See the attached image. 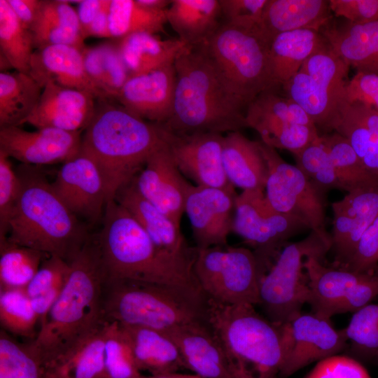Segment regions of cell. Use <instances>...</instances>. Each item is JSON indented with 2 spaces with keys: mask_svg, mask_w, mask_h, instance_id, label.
Wrapping results in <instances>:
<instances>
[{
  "mask_svg": "<svg viewBox=\"0 0 378 378\" xmlns=\"http://www.w3.org/2000/svg\"><path fill=\"white\" fill-rule=\"evenodd\" d=\"M113 100H98L80 148L99 168L107 203L114 200L118 190L133 180L164 142L161 125L140 118Z\"/></svg>",
  "mask_w": 378,
  "mask_h": 378,
  "instance_id": "cell-1",
  "label": "cell"
},
{
  "mask_svg": "<svg viewBox=\"0 0 378 378\" xmlns=\"http://www.w3.org/2000/svg\"><path fill=\"white\" fill-rule=\"evenodd\" d=\"M67 281L35 340L43 365L101 328L106 276L94 234L69 262Z\"/></svg>",
  "mask_w": 378,
  "mask_h": 378,
  "instance_id": "cell-2",
  "label": "cell"
},
{
  "mask_svg": "<svg viewBox=\"0 0 378 378\" xmlns=\"http://www.w3.org/2000/svg\"><path fill=\"white\" fill-rule=\"evenodd\" d=\"M174 66L173 111L161 125L165 130L177 134H223L248 127L246 110L226 90L205 44L186 46L176 57Z\"/></svg>",
  "mask_w": 378,
  "mask_h": 378,
  "instance_id": "cell-3",
  "label": "cell"
},
{
  "mask_svg": "<svg viewBox=\"0 0 378 378\" xmlns=\"http://www.w3.org/2000/svg\"><path fill=\"white\" fill-rule=\"evenodd\" d=\"M19 197L7 239L70 262L91 236L55 192L38 166L22 164L16 171Z\"/></svg>",
  "mask_w": 378,
  "mask_h": 378,
  "instance_id": "cell-4",
  "label": "cell"
},
{
  "mask_svg": "<svg viewBox=\"0 0 378 378\" xmlns=\"http://www.w3.org/2000/svg\"><path fill=\"white\" fill-rule=\"evenodd\" d=\"M94 234L106 281L131 280L200 288L193 267L158 249L139 223L115 200L106 204Z\"/></svg>",
  "mask_w": 378,
  "mask_h": 378,
  "instance_id": "cell-5",
  "label": "cell"
},
{
  "mask_svg": "<svg viewBox=\"0 0 378 378\" xmlns=\"http://www.w3.org/2000/svg\"><path fill=\"white\" fill-rule=\"evenodd\" d=\"M107 321L165 331L207 322V298L199 288L131 280L106 281Z\"/></svg>",
  "mask_w": 378,
  "mask_h": 378,
  "instance_id": "cell-6",
  "label": "cell"
},
{
  "mask_svg": "<svg viewBox=\"0 0 378 378\" xmlns=\"http://www.w3.org/2000/svg\"><path fill=\"white\" fill-rule=\"evenodd\" d=\"M208 323L223 347L234 378H280L279 330L251 304L227 305L207 298Z\"/></svg>",
  "mask_w": 378,
  "mask_h": 378,
  "instance_id": "cell-7",
  "label": "cell"
},
{
  "mask_svg": "<svg viewBox=\"0 0 378 378\" xmlns=\"http://www.w3.org/2000/svg\"><path fill=\"white\" fill-rule=\"evenodd\" d=\"M270 44L260 31L225 22L205 43L226 90L245 110L259 94L279 88L272 77Z\"/></svg>",
  "mask_w": 378,
  "mask_h": 378,
  "instance_id": "cell-8",
  "label": "cell"
},
{
  "mask_svg": "<svg viewBox=\"0 0 378 378\" xmlns=\"http://www.w3.org/2000/svg\"><path fill=\"white\" fill-rule=\"evenodd\" d=\"M331 242L312 231L303 239L287 243L279 251L259 287L260 305L266 318L278 327L302 312L307 303L309 286L304 262L309 256L323 262Z\"/></svg>",
  "mask_w": 378,
  "mask_h": 378,
  "instance_id": "cell-9",
  "label": "cell"
},
{
  "mask_svg": "<svg viewBox=\"0 0 378 378\" xmlns=\"http://www.w3.org/2000/svg\"><path fill=\"white\" fill-rule=\"evenodd\" d=\"M349 67L326 42L281 87L316 127L330 133L335 130L346 102Z\"/></svg>",
  "mask_w": 378,
  "mask_h": 378,
  "instance_id": "cell-10",
  "label": "cell"
},
{
  "mask_svg": "<svg viewBox=\"0 0 378 378\" xmlns=\"http://www.w3.org/2000/svg\"><path fill=\"white\" fill-rule=\"evenodd\" d=\"M195 279L206 297L227 305L259 304L262 275L253 251L244 247L196 248Z\"/></svg>",
  "mask_w": 378,
  "mask_h": 378,
  "instance_id": "cell-11",
  "label": "cell"
},
{
  "mask_svg": "<svg viewBox=\"0 0 378 378\" xmlns=\"http://www.w3.org/2000/svg\"><path fill=\"white\" fill-rule=\"evenodd\" d=\"M307 228L302 220L273 209L264 191L243 190L236 197L232 232L253 248L262 276L288 239Z\"/></svg>",
  "mask_w": 378,
  "mask_h": 378,
  "instance_id": "cell-12",
  "label": "cell"
},
{
  "mask_svg": "<svg viewBox=\"0 0 378 378\" xmlns=\"http://www.w3.org/2000/svg\"><path fill=\"white\" fill-rule=\"evenodd\" d=\"M267 166L265 197L276 211L302 220L309 229L331 242L326 227L325 194L296 166L284 161L276 149L259 141Z\"/></svg>",
  "mask_w": 378,
  "mask_h": 378,
  "instance_id": "cell-13",
  "label": "cell"
},
{
  "mask_svg": "<svg viewBox=\"0 0 378 378\" xmlns=\"http://www.w3.org/2000/svg\"><path fill=\"white\" fill-rule=\"evenodd\" d=\"M309 286L307 304L312 312L326 318L354 313L378 296V273L357 272L328 267L316 256L304 262Z\"/></svg>",
  "mask_w": 378,
  "mask_h": 378,
  "instance_id": "cell-14",
  "label": "cell"
},
{
  "mask_svg": "<svg viewBox=\"0 0 378 378\" xmlns=\"http://www.w3.org/2000/svg\"><path fill=\"white\" fill-rule=\"evenodd\" d=\"M282 351L280 378L336 355L348 347L344 329H335L330 319L302 312L277 327Z\"/></svg>",
  "mask_w": 378,
  "mask_h": 378,
  "instance_id": "cell-15",
  "label": "cell"
},
{
  "mask_svg": "<svg viewBox=\"0 0 378 378\" xmlns=\"http://www.w3.org/2000/svg\"><path fill=\"white\" fill-rule=\"evenodd\" d=\"M162 128L166 144L183 175L196 186L235 191L223 168V134H177Z\"/></svg>",
  "mask_w": 378,
  "mask_h": 378,
  "instance_id": "cell-16",
  "label": "cell"
},
{
  "mask_svg": "<svg viewBox=\"0 0 378 378\" xmlns=\"http://www.w3.org/2000/svg\"><path fill=\"white\" fill-rule=\"evenodd\" d=\"M69 210L80 220L93 225L102 220L107 204L102 175L95 162L79 151L63 163L51 183Z\"/></svg>",
  "mask_w": 378,
  "mask_h": 378,
  "instance_id": "cell-17",
  "label": "cell"
},
{
  "mask_svg": "<svg viewBox=\"0 0 378 378\" xmlns=\"http://www.w3.org/2000/svg\"><path fill=\"white\" fill-rule=\"evenodd\" d=\"M332 266L344 268L361 237L378 216V182L347 192L342 200L332 203Z\"/></svg>",
  "mask_w": 378,
  "mask_h": 378,
  "instance_id": "cell-18",
  "label": "cell"
},
{
  "mask_svg": "<svg viewBox=\"0 0 378 378\" xmlns=\"http://www.w3.org/2000/svg\"><path fill=\"white\" fill-rule=\"evenodd\" d=\"M139 192L178 227L193 185L183 177L164 142L148 158L133 178Z\"/></svg>",
  "mask_w": 378,
  "mask_h": 378,
  "instance_id": "cell-19",
  "label": "cell"
},
{
  "mask_svg": "<svg viewBox=\"0 0 378 378\" xmlns=\"http://www.w3.org/2000/svg\"><path fill=\"white\" fill-rule=\"evenodd\" d=\"M82 132L55 128L27 131L20 126L0 128V150L22 164L42 166L65 162L80 148Z\"/></svg>",
  "mask_w": 378,
  "mask_h": 378,
  "instance_id": "cell-20",
  "label": "cell"
},
{
  "mask_svg": "<svg viewBox=\"0 0 378 378\" xmlns=\"http://www.w3.org/2000/svg\"><path fill=\"white\" fill-rule=\"evenodd\" d=\"M235 191L193 186L186 202L195 247L204 249L227 245L232 232Z\"/></svg>",
  "mask_w": 378,
  "mask_h": 378,
  "instance_id": "cell-21",
  "label": "cell"
},
{
  "mask_svg": "<svg viewBox=\"0 0 378 378\" xmlns=\"http://www.w3.org/2000/svg\"><path fill=\"white\" fill-rule=\"evenodd\" d=\"M176 83L174 63L131 76L115 100L140 118L162 125L172 114Z\"/></svg>",
  "mask_w": 378,
  "mask_h": 378,
  "instance_id": "cell-22",
  "label": "cell"
},
{
  "mask_svg": "<svg viewBox=\"0 0 378 378\" xmlns=\"http://www.w3.org/2000/svg\"><path fill=\"white\" fill-rule=\"evenodd\" d=\"M97 99L76 89L47 83L32 113L22 122L38 128L82 132L90 124Z\"/></svg>",
  "mask_w": 378,
  "mask_h": 378,
  "instance_id": "cell-23",
  "label": "cell"
},
{
  "mask_svg": "<svg viewBox=\"0 0 378 378\" xmlns=\"http://www.w3.org/2000/svg\"><path fill=\"white\" fill-rule=\"evenodd\" d=\"M114 200L139 223L158 249L193 267L196 247H190L180 228L139 192L133 180L118 190Z\"/></svg>",
  "mask_w": 378,
  "mask_h": 378,
  "instance_id": "cell-24",
  "label": "cell"
},
{
  "mask_svg": "<svg viewBox=\"0 0 378 378\" xmlns=\"http://www.w3.org/2000/svg\"><path fill=\"white\" fill-rule=\"evenodd\" d=\"M162 332L178 346L186 368L202 378H234L225 351L208 321Z\"/></svg>",
  "mask_w": 378,
  "mask_h": 378,
  "instance_id": "cell-25",
  "label": "cell"
},
{
  "mask_svg": "<svg viewBox=\"0 0 378 378\" xmlns=\"http://www.w3.org/2000/svg\"><path fill=\"white\" fill-rule=\"evenodd\" d=\"M82 50L69 45H52L36 49L29 74L43 89L47 83H52L88 92L97 100L110 99L87 74Z\"/></svg>",
  "mask_w": 378,
  "mask_h": 378,
  "instance_id": "cell-26",
  "label": "cell"
},
{
  "mask_svg": "<svg viewBox=\"0 0 378 378\" xmlns=\"http://www.w3.org/2000/svg\"><path fill=\"white\" fill-rule=\"evenodd\" d=\"M320 32L332 50L357 72L378 74V20L355 24L332 19Z\"/></svg>",
  "mask_w": 378,
  "mask_h": 378,
  "instance_id": "cell-27",
  "label": "cell"
},
{
  "mask_svg": "<svg viewBox=\"0 0 378 378\" xmlns=\"http://www.w3.org/2000/svg\"><path fill=\"white\" fill-rule=\"evenodd\" d=\"M245 118L248 127L255 130L265 143L283 138L295 125H315L295 102L276 90L265 91L253 99L246 109Z\"/></svg>",
  "mask_w": 378,
  "mask_h": 378,
  "instance_id": "cell-28",
  "label": "cell"
},
{
  "mask_svg": "<svg viewBox=\"0 0 378 378\" xmlns=\"http://www.w3.org/2000/svg\"><path fill=\"white\" fill-rule=\"evenodd\" d=\"M332 19L327 0H267L260 32L270 43L279 34L301 29L320 31Z\"/></svg>",
  "mask_w": 378,
  "mask_h": 378,
  "instance_id": "cell-29",
  "label": "cell"
},
{
  "mask_svg": "<svg viewBox=\"0 0 378 378\" xmlns=\"http://www.w3.org/2000/svg\"><path fill=\"white\" fill-rule=\"evenodd\" d=\"M223 164L234 187L265 190L268 170L259 141L248 139L240 131L227 134L223 140Z\"/></svg>",
  "mask_w": 378,
  "mask_h": 378,
  "instance_id": "cell-30",
  "label": "cell"
},
{
  "mask_svg": "<svg viewBox=\"0 0 378 378\" xmlns=\"http://www.w3.org/2000/svg\"><path fill=\"white\" fill-rule=\"evenodd\" d=\"M120 326L140 372L159 375L186 368L178 346L164 332L143 326Z\"/></svg>",
  "mask_w": 378,
  "mask_h": 378,
  "instance_id": "cell-31",
  "label": "cell"
},
{
  "mask_svg": "<svg viewBox=\"0 0 378 378\" xmlns=\"http://www.w3.org/2000/svg\"><path fill=\"white\" fill-rule=\"evenodd\" d=\"M219 0H172L167 22L186 46L205 44L221 24Z\"/></svg>",
  "mask_w": 378,
  "mask_h": 378,
  "instance_id": "cell-32",
  "label": "cell"
},
{
  "mask_svg": "<svg viewBox=\"0 0 378 378\" xmlns=\"http://www.w3.org/2000/svg\"><path fill=\"white\" fill-rule=\"evenodd\" d=\"M335 132L349 141L365 168L378 176V112L360 102H346Z\"/></svg>",
  "mask_w": 378,
  "mask_h": 378,
  "instance_id": "cell-33",
  "label": "cell"
},
{
  "mask_svg": "<svg viewBox=\"0 0 378 378\" xmlns=\"http://www.w3.org/2000/svg\"><path fill=\"white\" fill-rule=\"evenodd\" d=\"M316 30L301 29L281 33L270 44V61L276 86H282L300 69L304 62L326 42Z\"/></svg>",
  "mask_w": 378,
  "mask_h": 378,
  "instance_id": "cell-34",
  "label": "cell"
},
{
  "mask_svg": "<svg viewBox=\"0 0 378 378\" xmlns=\"http://www.w3.org/2000/svg\"><path fill=\"white\" fill-rule=\"evenodd\" d=\"M105 323L44 365L46 378H106Z\"/></svg>",
  "mask_w": 378,
  "mask_h": 378,
  "instance_id": "cell-35",
  "label": "cell"
},
{
  "mask_svg": "<svg viewBox=\"0 0 378 378\" xmlns=\"http://www.w3.org/2000/svg\"><path fill=\"white\" fill-rule=\"evenodd\" d=\"M117 41L131 76L174 64L186 46L178 38L162 39L158 34L146 32L133 34Z\"/></svg>",
  "mask_w": 378,
  "mask_h": 378,
  "instance_id": "cell-36",
  "label": "cell"
},
{
  "mask_svg": "<svg viewBox=\"0 0 378 378\" xmlns=\"http://www.w3.org/2000/svg\"><path fill=\"white\" fill-rule=\"evenodd\" d=\"M31 31L35 50L52 45H69L80 49L85 47L76 10L69 1L46 0Z\"/></svg>",
  "mask_w": 378,
  "mask_h": 378,
  "instance_id": "cell-37",
  "label": "cell"
},
{
  "mask_svg": "<svg viewBox=\"0 0 378 378\" xmlns=\"http://www.w3.org/2000/svg\"><path fill=\"white\" fill-rule=\"evenodd\" d=\"M43 88L29 74L0 73V128L21 126L35 109Z\"/></svg>",
  "mask_w": 378,
  "mask_h": 378,
  "instance_id": "cell-38",
  "label": "cell"
},
{
  "mask_svg": "<svg viewBox=\"0 0 378 378\" xmlns=\"http://www.w3.org/2000/svg\"><path fill=\"white\" fill-rule=\"evenodd\" d=\"M167 10H148L136 0H111L108 14L111 38L119 40L141 32L154 34L164 32Z\"/></svg>",
  "mask_w": 378,
  "mask_h": 378,
  "instance_id": "cell-39",
  "label": "cell"
},
{
  "mask_svg": "<svg viewBox=\"0 0 378 378\" xmlns=\"http://www.w3.org/2000/svg\"><path fill=\"white\" fill-rule=\"evenodd\" d=\"M70 270L69 262L57 255H48L25 288L39 318L40 327L62 293Z\"/></svg>",
  "mask_w": 378,
  "mask_h": 378,
  "instance_id": "cell-40",
  "label": "cell"
},
{
  "mask_svg": "<svg viewBox=\"0 0 378 378\" xmlns=\"http://www.w3.org/2000/svg\"><path fill=\"white\" fill-rule=\"evenodd\" d=\"M49 255L0 239V288H25Z\"/></svg>",
  "mask_w": 378,
  "mask_h": 378,
  "instance_id": "cell-41",
  "label": "cell"
},
{
  "mask_svg": "<svg viewBox=\"0 0 378 378\" xmlns=\"http://www.w3.org/2000/svg\"><path fill=\"white\" fill-rule=\"evenodd\" d=\"M34 49L31 31L21 24L7 0H0V55L15 71L29 74Z\"/></svg>",
  "mask_w": 378,
  "mask_h": 378,
  "instance_id": "cell-42",
  "label": "cell"
},
{
  "mask_svg": "<svg viewBox=\"0 0 378 378\" xmlns=\"http://www.w3.org/2000/svg\"><path fill=\"white\" fill-rule=\"evenodd\" d=\"M0 323L11 335L36 339L40 321L25 288H0Z\"/></svg>",
  "mask_w": 378,
  "mask_h": 378,
  "instance_id": "cell-43",
  "label": "cell"
},
{
  "mask_svg": "<svg viewBox=\"0 0 378 378\" xmlns=\"http://www.w3.org/2000/svg\"><path fill=\"white\" fill-rule=\"evenodd\" d=\"M0 378H46L41 356L32 341L20 342L1 329Z\"/></svg>",
  "mask_w": 378,
  "mask_h": 378,
  "instance_id": "cell-44",
  "label": "cell"
},
{
  "mask_svg": "<svg viewBox=\"0 0 378 378\" xmlns=\"http://www.w3.org/2000/svg\"><path fill=\"white\" fill-rule=\"evenodd\" d=\"M319 139L334 164L346 192L356 187L378 182V176L365 168L344 136L333 132L320 135Z\"/></svg>",
  "mask_w": 378,
  "mask_h": 378,
  "instance_id": "cell-45",
  "label": "cell"
},
{
  "mask_svg": "<svg viewBox=\"0 0 378 378\" xmlns=\"http://www.w3.org/2000/svg\"><path fill=\"white\" fill-rule=\"evenodd\" d=\"M344 329L349 342L350 356L364 360L377 359L378 354V304L370 303L353 313Z\"/></svg>",
  "mask_w": 378,
  "mask_h": 378,
  "instance_id": "cell-46",
  "label": "cell"
},
{
  "mask_svg": "<svg viewBox=\"0 0 378 378\" xmlns=\"http://www.w3.org/2000/svg\"><path fill=\"white\" fill-rule=\"evenodd\" d=\"M293 155L296 159V166L321 192L326 194L332 189L346 191L319 136L303 150Z\"/></svg>",
  "mask_w": 378,
  "mask_h": 378,
  "instance_id": "cell-47",
  "label": "cell"
},
{
  "mask_svg": "<svg viewBox=\"0 0 378 378\" xmlns=\"http://www.w3.org/2000/svg\"><path fill=\"white\" fill-rule=\"evenodd\" d=\"M104 344L106 378H138L141 375L119 323L106 321Z\"/></svg>",
  "mask_w": 378,
  "mask_h": 378,
  "instance_id": "cell-48",
  "label": "cell"
},
{
  "mask_svg": "<svg viewBox=\"0 0 378 378\" xmlns=\"http://www.w3.org/2000/svg\"><path fill=\"white\" fill-rule=\"evenodd\" d=\"M20 190V181L10 158L0 150V239L7 237L9 221Z\"/></svg>",
  "mask_w": 378,
  "mask_h": 378,
  "instance_id": "cell-49",
  "label": "cell"
},
{
  "mask_svg": "<svg viewBox=\"0 0 378 378\" xmlns=\"http://www.w3.org/2000/svg\"><path fill=\"white\" fill-rule=\"evenodd\" d=\"M267 0H219L225 22L241 29L260 31Z\"/></svg>",
  "mask_w": 378,
  "mask_h": 378,
  "instance_id": "cell-50",
  "label": "cell"
},
{
  "mask_svg": "<svg viewBox=\"0 0 378 378\" xmlns=\"http://www.w3.org/2000/svg\"><path fill=\"white\" fill-rule=\"evenodd\" d=\"M303 378H370L356 359L350 356L333 355L318 362Z\"/></svg>",
  "mask_w": 378,
  "mask_h": 378,
  "instance_id": "cell-51",
  "label": "cell"
},
{
  "mask_svg": "<svg viewBox=\"0 0 378 378\" xmlns=\"http://www.w3.org/2000/svg\"><path fill=\"white\" fill-rule=\"evenodd\" d=\"M110 97L115 99L131 76L120 52L117 40L99 44Z\"/></svg>",
  "mask_w": 378,
  "mask_h": 378,
  "instance_id": "cell-52",
  "label": "cell"
},
{
  "mask_svg": "<svg viewBox=\"0 0 378 378\" xmlns=\"http://www.w3.org/2000/svg\"><path fill=\"white\" fill-rule=\"evenodd\" d=\"M378 268V216L361 237L344 269L357 272H374Z\"/></svg>",
  "mask_w": 378,
  "mask_h": 378,
  "instance_id": "cell-53",
  "label": "cell"
},
{
  "mask_svg": "<svg viewBox=\"0 0 378 378\" xmlns=\"http://www.w3.org/2000/svg\"><path fill=\"white\" fill-rule=\"evenodd\" d=\"M329 7L335 17L352 23L378 20V0H330Z\"/></svg>",
  "mask_w": 378,
  "mask_h": 378,
  "instance_id": "cell-54",
  "label": "cell"
},
{
  "mask_svg": "<svg viewBox=\"0 0 378 378\" xmlns=\"http://www.w3.org/2000/svg\"><path fill=\"white\" fill-rule=\"evenodd\" d=\"M346 102H360L378 112V74L357 72L345 90Z\"/></svg>",
  "mask_w": 378,
  "mask_h": 378,
  "instance_id": "cell-55",
  "label": "cell"
},
{
  "mask_svg": "<svg viewBox=\"0 0 378 378\" xmlns=\"http://www.w3.org/2000/svg\"><path fill=\"white\" fill-rule=\"evenodd\" d=\"M85 71L92 82L110 99L99 45L85 47L83 50Z\"/></svg>",
  "mask_w": 378,
  "mask_h": 378,
  "instance_id": "cell-56",
  "label": "cell"
},
{
  "mask_svg": "<svg viewBox=\"0 0 378 378\" xmlns=\"http://www.w3.org/2000/svg\"><path fill=\"white\" fill-rule=\"evenodd\" d=\"M21 24L31 31L37 22L46 0H7Z\"/></svg>",
  "mask_w": 378,
  "mask_h": 378,
  "instance_id": "cell-57",
  "label": "cell"
},
{
  "mask_svg": "<svg viewBox=\"0 0 378 378\" xmlns=\"http://www.w3.org/2000/svg\"><path fill=\"white\" fill-rule=\"evenodd\" d=\"M105 0H81L76 9L79 24L84 37H88V29L102 8Z\"/></svg>",
  "mask_w": 378,
  "mask_h": 378,
  "instance_id": "cell-58",
  "label": "cell"
},
{
  "mask_svg": "<svg viewBox=\"0 0 378 378\" xmlns=\"http://www.w3.org/2000/svg\"><path fill=\"white\" fill-rule=\"evenodd\" d=\"M111 0H105L100 11L91 24L88 37L110 38L108 29V14Z\"/></svg>",
  "mask_w": 378,
  "mask_h": 378,
  "instance_id": "cell-59",
  "label": "cell"
},
{
  "mask_svg": "<svg viewBox=\"0 0 378 378\" xmlns=\"http://www.w3.org/2000/svg\"><path fill=\"white\" fill-rule=\"evenodd\" d=\"M141 6L153 11H164L171 5L172 0H136Z\"/></svg>",
  "mask_w": 378,
  "mask_h": 378,
  "instance_id": "cell-60",
  "label": "cell"
},
{
  "mask_svg": "<svg viewBox=\"0 0 378 378\" xmlns=\"http://www.w3.org/2000/svg\"><path fill=\"white\" fill-rule=\"evenodd\" d=\"M138 378H202L197 374H181L178 372L165 374H159V375H149L144 376L141 375Z\"/></svg>",
  "mask_w": 378,
  "mask_h": 378,
  "instance_id": "cell-61",
  "label": "cell"
},
{
  "mask_svg": "<svg viewBox=\"0 0 378 378\" xmlns=\"http://www.w3.org/2000/svg\"><path fill=\"white\" fill-rule=\"evenodd\" d=\"M376 361L378 362V354H377V359H376Z\"/></svg>",
  "mask_w": 378,
  "mask_h": 378,
  "instance_id": "cell-62",
  "label": "cell"
},
{
  "mask_svg": "<svg viewBox=\"0 0 378 378\" xmlns=\"http://www.w3.org/2000/svg\"><path fill=\"white\" fill-rule=\"evenodd\" d=\"M378 269V268H377Z\"/></svg>",
  "mask_w": 378,
  "mask_h": 378,
  "instance_id": "cell-63",
  "label": "cell"
}]
</instances>
